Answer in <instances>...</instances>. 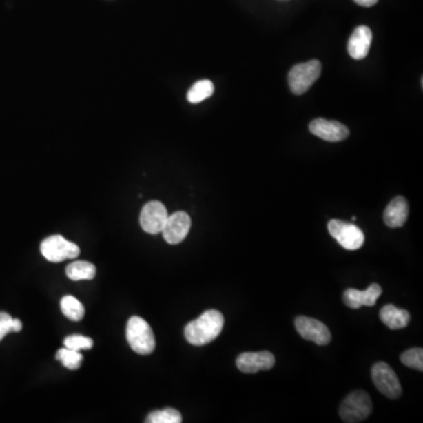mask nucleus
Masks as SVG:
<instances>
[{
  "label": "nucleus",
  "mask_w": 423,
  "mask_h": 423,
  "mask_svg": "<svg viewBox=\"0 0 423 423\" xmlns=\"http://www.w3.org/2000/svg\"><path fill=\"white\" fill-rule=\"evenodd\" d=\"M224 324V316L216 309H209L185 327V338L193 346L211 344L221 334Z\"/></svg>",
  "instance_id": "1"
},
{
  "label": "nucleus",
  "mask_w": 423,
  "mask_h": 423,
  "mask_svg": "<svg viewBox=\"0 0 423 423\" xmlns=\"http://www.w3.org/2000/svg\"><path fill=\"white\" fill-rule=\"evenodd\" d=\"M96 268L87 261H74L66 267V276L73 281L92 280L96 276Z\"/></svg>",
  "instance_id": "17"
},
{
  "label": "nucleus",
  "mask_w": 423,
  "mask_h": 423,
  "mask_svg": "<svg viewBox=\"0 0 423 423\" xmlns=\"http://www.w3.org/2000/svg\"><path fill=\"white\" fill-rule=\"evenodd\" d=\"M183 416L179 411L173 408H166L163 411H154L147 416V423H180Z\"/></svg>",
  "instance_id": "21"
},
{
  "label": "nucleus",
  "mask_w": 423,
  "mask_h": 423,
  "mask_svg": "<svg viewBox=\"0 0 423 423\" xmlns=\"http://www.w3.org/2000/svg\"><path fill=\"white\" fill-rule=\"evenodd\" d=\"M380 319L391 329H401L409 324L411 314L406 309H400L394 305H386L380 311Z\"/></svg>",
  "instance_id": "16"
},
{
  "label": "nucleus",
  "mask_w": 423,
  "mask_h": 423,
  "mask_svg": "<svg viewBox=\"0 0 423 423\" xmlns=\"http://www.w3.org/2000/svg\"><path fill=\"white\" fill-rule=\"evenodd\" d=\"M328 231L347 251H358L364 244V231L358 226L341 220H331L328 223Z\"/></svg>",
  "instance_id": "6"
},
{
  "label": "nucleus",
  "mask_w": 423,
  "mask_h": 423,
  "mask_svg": "<svg viewBox=\"0 0 423 423\" xmlns=\"http://www.w3.org/2000/svg\"><path fill=\"white\" fill-rule=\"evenodd\" d=\"M371 411L373 404L366 391H351L340 406V417L344 422H362L371 415Z\"/></svg>",
  "instance_id": "3"
},
{
  "label": "nucleus",
  "mask_w": 423,
  "mask_h": 423,
  "mask_svg": "<svg viewBox=\"0 0 423 423\" xmlns=\"http://www.w3.org/2000/svg\"><path fill=\"white\" fill-rule=\"evenodd\" d=\"M296 331L305 340L311 341L319 346H326L331 340V334L326 324L319 320L298 316L296 319Z\"/></svg>",
  "instance_id": "9"
},
{
  "label": "nucleus",
  "mask_w": 423,
  "mask_h": 423,
  "mask_svg": "<svg viewBox=\"0 0 423 423\" xmlns=\"http://www.w3.org/2000/svg\"><path fill=\"white\" fill-rule=\"evenodd\" d=\"M56 360H59L64 367L71 371H76L81 366L83 361V355L80 354V351L70 349V348H61L56 351Z\"/></svg>",
  "instance_id": "20"
},
{
  "label": "nucleus",
  "mask_w": 423,
  "mask_h": 423,
  "mask_svg": "<svg viewBox=\"0 0 423 423\" xmlns=\"http://www.w3.org/2000/svg\"><path fill=\"white\" fill-rule=\"evenodd\" d=\"M61 311L71 321H80L85 316V308L79 300L72 296H65L60 301Z\"/></svg>",
  "instance_id": "18"
},
{
  "label": "nucleus",
  "mask_w": 423,
  "mask_h": 423,
  "mask_svg": "<svg viewBox=\"0 0 423 423\" xmlns=\"http://www.w3.org/2000/svg\"><path fill=\"white\" fill-rule=\"evenodd\" d=\"M191 216H188L186 212H176L172 216H168L161 233L168 244L178 245L186 239L188 231L191 229Z\"/></svg>",
  "instance_id": "10"
},
{
  "label": "nucleus",
  "mask_w": 423,
  "mask_h": 423,
  "mask_svg": "<svg viewBox=\"0 0 423 423\" xmlns=\"http://www.w3.org/2000/svg\"><path fill=\"white\" fill-rule=\"evenodd\" d=\"M373 33L367 26H359L351 33L348 41V53L355 60L364 59L371 50Z\"/></svg>",
  "instance_id": "14"
},
{
  "label": "nucleus",
  "mask_w": 423,
  "mask_h": 423,
  "mask_svg": "<svg viewBox=\"0 0 423 423\" xmlns=\"http://www.w3.org/2000/svg\"><path fill=\"white\" fill-rule=\"evenodd\" d=\"M322 65L319 60H311L307 63L296 65L288 74V84L291 92L296 96H302L319 79Z\"/></svg>",
  "instance_id": "4"
},
{
  "label": "nucleus",
  "mask_w": 423,
  "mask_h": 423,
  "mask_svg": "<svg viewBox=\"0 0 423 423\" xmlns=\"http://www.w3.org/2000/svg\"><path fill=\"white\" fill-rule=\"evenodd\" d=\"M371 379L380 393L388 399H398L402 394V387L395 371L386 362H378L371 368Z\"/></svg>",
  "instance_id": "7"
},
{
  "label": "nucleus",
  "mask_w": 423,
  "mask_h": 423,
  "mask_svg": "<svg viewBox=\"0 0 423 423\" xmlns=\"http://www.w3.org/2000/svg\"><path fill=\"white\" fill-rule=\"evenodd\" d=\"M408 216L409 206L407 200L404 199V196H396L384 209V224L391 228L402 227L407 221Z\"/></svg>",
  "instance_id": "15"
},
{
  "label": "nucleus",
  "mask_w": 423,
  "mask_h": 423,
  "mask_svg": "<svg viewBox=\"0 0 423 423\" xmlns=\"http://www.w3.org/2000/svg\"><path fill=\"white\" fill-rule=\"evenodd\" d=\"M40 251L50 262H61L68 259H76L80 254L78 245L65 239L64 236H48L40 245Z\"/></svg>",
  "instance_id": "5"
},
{
  "label": "nucleus",
  "mask_w": 423,
  "mask_h": 423,
  "mask_svg": "<svg viewBox=\"0 0 423 423\" xmlns=\"http://www.w3.org/2000/svg\"><path fill=\"white\" fill-rule=\"evenodd\" d=\"M354 1L356 4L364 6V8H371V6H374L379 0H354Z\"/></svg>",
  "instance_id": "25"
},
{
  "label": "nucleus",
  "mask_w": 423,
  "mask_h": 423,
  "mask_svg": "<svg viewBox=\"0 0 423 423\" xmlns=\"http://www.w3.org/2000/svg\"><path fill=\"white\" fill-rule=\"evenodd\" d=\"M401 362L416 371H423V349L422 348H411L404 351L401 355Z\"/></svg>",
  "instance_id": "22"
},
{
  "label": "nucleus",
  "mask_w": 423,
  "mask_h": 423,
  "mask_svg": "<svg viewBox=\"0 0 423 423\" xmlns=\"http://www.w3.org/2000/svg\"><path fill=\"white\" fill-rule=\"evenodd\" d=\"M167 219V209L160 201H149L145 205L140 213L141 228L149 234L161 233Z\"/></svg>",
  "instance_id": "8"
},
{
  "label": "nucleus",
  "mask_w": 423,
  "mask_h": 423,
  "mask_svg": "<svg viewBox=\"0 0 423 423\" xmlns=\"http://www.w3.org/2000/svg\"><path fill=\"white\" fill-rule=\"evenodd\" d=\"M214 92V85L211 80H200L189 88L187 93V100L192 104H199L205 99H207Z\"/></svg>",
  "instance_id": "19"
},
{
  "label": "nucleus",
  "mask_w": 423,
  "mask_h": 423,
  "mask_svg": "<svg viewBox=\"0 0 423 423\" xmlns=\"http://www.w3.org/2000/svg\"><path fill=\"white\" fill-rule=\"evenodd\" d=\"M128 344L140 355H149L156 349V338L152 328L140 316H132L126 327Z\"/></svg>",
  "instance_id": "2"
},
{
  "label": "nucleus",
  "mask_w": 423,
  "mask_h": 423,
  "mask_svg": "<svg viewBox=\"0 0 423 423\" xmlns=\"http://www.w3.org/2000/svg\"><path fill=\"white\" fill-rule=\"evenodd\" d=\"M12 328L13 333H18V331H21V329H23V324H21V321H20L19 319H13Z\"/></svg>",
  "instance_id": "26"
},
{
  "label": "nucleus",
  "mask_w": 423,
  "mask_h": 423,
  "mask_svg": "<svg viewBox=\"0 0 423 423\" xmlns=\"http://www.w3.org/2000/svg\"><path fill=\"white\" fill-rule=\"evenodd\" d=\"M64 344L66 348L80 351L81 349H91L93 347V340L87 336L74 334V336H68L64 340Z\"/></svg>",
  "instance_id": "23"
},
{
  "label": "nucleus",
  "mask_w": 423,
  "mask_h": 423,
  "mask_svg": "<svg viewBox=\"0 0 423 423\" xmlns=\"http://www.w3.org/2000/svg\"><path fill=\"white\" fill-rule=\"evenodd\" d=\"M12 322V316L8 313H0V341L4 339L10 331H13Z\"/></svg>",
  "instance_id": "24"
},
{
  "label": "nucleus",
  "mask_w": 423,
  "mask_h": 423,
  "mask_svg": "<svg viewBox=\"0 0 423 423\" xmlns=\"http://www.w3.org/2000/svg\"><path fill=\"white\" fill-rule=\"evenodd\" d=\"M276 358L271 351H249L243 353L236 359V367L245 374H254L259 371L271 369Z\"/></svg>",
  "instance_id": "11"
},
{
  "label": "nucleus",
  "mask_w": 423,
  "mask_h": 423,
  "mask_svg": "<svg viewBox=\"0 0 423 423\" xmlns=\"http://www.w3.org/2000/svg\"><path fill=\"white\" fill-rule=\"evenodd\" d=\"M381 294H382L381 286L378 284H371L366 291L348 288L347 291H344L342 300L346 306L353 309H358L362 306L373 307Z\"/></svg>",
  "instance_id": "13"
},
{
  "label": "nucleus",
  "mask_w": 423,
  "mask_h": 423,
  "mask_svg": "<svg viewBox=\"0 0 423 423\" xmlns=\"http://www.w3.org/2000/svg\"><path fill=\"white\" fill-rule=\"evenodd\" d=\"M309 131L314 136L331 143L342 141L349 136V130L344 124L333 120L316 119L309 124Z\"/></svg>",
  "instance_id": "12"
}]
</instances>
